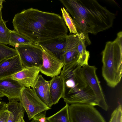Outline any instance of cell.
<instances>
[{"label": "cell", "instance_id": "1", "mask_svg": "<svg viewBox=\"0 0 122 122\" xmlns=\"http://www.w3.org/2000/svg\"><path fill=\"white\" fill-rule=\"evenodd\" d=\"M12 23L14 30L36 44L67 35L68 32L60 15L32 8L16 14Z\"/></svg>", "mask_w": 122, "mask_h": 122}, {"label": "cell", "instance_id": "2", "mask_svg": "<svg viewBox=\"0 0 122 122\" xmlns=\"http://www.w3.org/2000/svg\"><path fill=\"white\" fill-rule=\"evenodd\" d=\"M60 1L73 18L85 22L88 33L95 35L111 27L115 14L95 0H61Z\"/></svg>", "mask_w": 122, "mask_h": 122}, {"label": "cell", "instance_id": "3", "mask_svg": "<svg viewBox=\"0 0 122 122\" xmlns=\"http://www.w3.org/2000/svg\"><path fill=\"white\" fill-rule=\"evenodd\" d=\"M81 67L76 62L64 65L60 74L64 82L63 100L69 104L82 103L99 106L96 96L83 77Z\"/></svg>", "mask_w": 122, "mask_h": 122}, {"label": "cell", "instance_id": "4", "mask_svg": "<svg viewBox=\"0 0 122 122\" xmlns=\"http://www.w3.org/2000/svg\"><path fill=\"white\" fill-rule=\"evenodd\" d=\"M102 75L110 87L114 88L121 81L122 73V32L113 41L107 42L102 51Z\"/></svg>", "mask_w": 122, "mask_h": 122}, {"label": "cell", "instance_id": "5", "mask_svg": "<svg viewBox=\"0 0 122 122\" xmlns=\"http://www.w3.org/2000/svg\"><path fill=\"white\" fill-rule=\"evenodd\" d=\"M70 122H106L94 106L88 104L76 103L69 106Z\"/></svg>", "mask_w": 122, "mask_h": 122}, {"label": "cell", "instance_id": "6", "mask_svg": "<svg viewBox=\"0 0 122 122\" xmlns=\"http://www.w3.org/2000/svg\"><path fill=\"white\" fill-rule=\"evenodd\" d=\"M20 102L30 120L38 114L51 109L40 100L33 89L30 87L24 89Z\"/></svg>", "mask_w": 122, "mask_h": 122}, {"label": "cell", "instance_id": "7", "mask_svg": "<svg viewBox=\"0 0 122 122\" xmlns=\"http://www.w3.org/2000/svg\"><path fill=\"white\" fill-rule=\"evenodd\" d=\"M15 47L24 67L35 66L39 68L41 66L42 49L40 45L34 44L18 45Z\"/></svg>", "mask_w": 122, "mask_h": 122}, {"label": "cell", "instance_id": "8", "mask_svg": "<svg viewBox=\"0 0 122 122\" xmlns=\"http://www.w3.org/2000/svg\"><path fill=\"white\" fill-rule=\"evenodd\" d=\"M97 69L95 66H90L88 65L84 66L81 68L83 77L96 96L99 104V107L107 111L108 109V106L96 73Z\"/></svg>", "mask_w": 122, "mask_h": 122}, {"label": "cell", "instance_id": "9", "mask_svg": "<svg viewBox=\"0 0 122 122\" xmlns=\"http://www.w3.org/2000/svg\"><path fill=\"white\" fill-rule=\"evenodd\" d=\"M40 46L42 49V64L39 68L40 72L51 78L59 76L64 65V61L46 48Z\"/></svg>", "mask_w": 122, "mask_h": 122}, {"label": "cell", "instance_id": "10", "mask_svg": "<svg viewBox=\"0 0 122 122\" xmlns=\"http://www.w3.org/2000/svg\"><path fill=\"white\" fill-rule=\"evenodd\" d=\"M25 88L10 77L0 79V93L8 97L9 101H20Z\"/></svg>", "mask_w": 122, "mask_h": 122}, {"label": "cell", "instance_id": "11", "mask_svg": "<svg viewBox=\"0 0 122 122\" xmlns=\"http://www.w3.org/2000/svg\"><path fill=\"white\" fill-rule=\"evenodd\" d=\"M40 71L35 66L26 67L21 71L10 76L26 87L34 88L37 80Z\"/></svg>", "mask_w": 122, "mask_h": 122}, {"label": "cell", "instance_id": "12", "mask_svg": "<svg viewBox=\"0 0 122 122\" xmlns=\"http://www.w3.org/2000/svg\"><path fill=\"white\" fill-rule=\"evenodd\" d=\"M18 54L0 63V79L11 76L24 68Z\"/></svg>", "mask_w": 122, "mask_h": 122}, {"label": "cell", "instance_id": "13", "mask_svg": "<svg viewBox=\"0 0 122 122\" xmlns=\"http://www.w3.org/2000/svg\"><path fill=\"white\" fill-rule=\"evenodd\" d=\"M67 35L41 42L36 45L45 47L64 61Z\"/></svg>", "mask_w": 122, "mask_h": 122}, {"label": "cell", "instance_id": "14", "mask_svg": "<svg viewBox=\"0 0 122 122\" xmlns=\"http://www.w3.org/2000/svg\"><path fill=\"white\" fill-rule=\"evenodd\" d=\"M78 41V38L76 34L67 35L64 56V65L76 62Z\"/></svg>", "mask_w": 122, "mask_h": 122}, {"label": "cell", "instance_id": "15", "mask_svg": "<svg viewBox=\"0 0 122 122\" xmlns=\"http://www.w3.org/2000/svg\"><path fill=\"white\" fill-rule=\"evenodd\" d=\"M50 82V81L46 80L41 75H40L32 88L40 100L47 106L51 108L53 105L49 91Z\"/></svg>", "mask_w": 122, "mask_h": 122}, {"label": "cell", "instance_id": "16", "mask_svg": "<svg viewBox=\"0 0 122 122\" xmlns=\"http://www.w3.org/2000/svg\"><path fill=\"white\" fill-rule=\"evenodd\" d=\"M49 91L52 105L57 103L64 94V85L63 79L60 75L52 77L50 81Z\"/></svg>", "mask_w": 122, "mask_h": 122}, {"label": "cell", "instance_id": "17", "mask_svg": "<svg viewBox=\"0 0 122 122\" xmlns=\"http://www.w3.org/2000/svg\"><path fill=\"white\" fill-rule=\"evenodd\" d=\"M78 38L77 47V59L76 62L81 66L88 64L90 53L86 50L85 37L82 33H76Z\"/></svg>", "mask_w": 122, "mask_h": 122}, {"label": "cell", "instance_id": "18", "mask_svg": "<svg viewBox=\"0 0 122 122\" xmlns=\"http://www.w3.org/2000/svg\"><path fill=\"white\" fill-rule=\"evenodd\" d=\"M6 109L9 112L7 122H16L20 116L25 111L20 102L17 101L7 103Z\"/></svg>", "mask_w": 122, "mask_h": 122}, {"label": "cell", "instance_id": "19", "mask_svg": "<svg viewBox=\"0 0 122 122\" xmlns=\"http://www.w3.org/2000/svg\"><path fill=\"white\" fill-rule=\"evenodd\" d=\"M68 104L65 105L60 110L53 115L47 117L46 119L48 122H70Z\"/></svg>", "mask_w": 122, "mask_h": 122}, {"label": "cell", "instance_id": "20", "mask_svg": "<svg viewBox=\"0 0 122 122\" xmlns=\"http://www.w3.org/2000/svg\"><path fill=\"white\" fill-rule=\"evenodd\" d=\"M10 33L9 45L15 47L16 45L34 44L27 38L15 30H10Z\"/></svg>", "mask_w": 122, "mask_h": 122}, {"label": "cell", "instance_id": "21", "mask_svg": "<svg viewBox=\"0 0 122 122\" xmlns=\"http://www.w3.org/2000/svg\"><path fill=\"white\" fill-rule=\"evenodd\" d=\"M73 18L77 32L82 33L85 37V42L88 45H90L91 43L88 36V27L85 22L80 17Z\"/></svg>", "mask_w": 122, "mask_h": 122}, {"label": "cell", "instance_id": "22", "mask_svg": "<svg viewBox=\"0 0 122 122\" xmlns=\"http://www.w3.org/2000/svg\"><path fill=\"white\" fill-rule=\"evenodd\" d=\"M1 10H0V43L9 44L10 30L6 26L5 22L2 19Z\"/></svg>", "mask_w": 122, "mask_h": 122}, {"label": "cell", "instance_id": "23", "mask_svg": "<svg viewBox=\"0 0 122 122\" xmlns=\"http://www.w3.org/2000/svg\"><path fill=\"white\" fill-rule=\"evenodd\" d=\"M18 54L15 49L0 43V63L4 60Z\"/></svg>", "mask_w": 122, "mask_h": 122}, {"label": "cell", "instance_id": "24", "mask_svg": "<svg viewBox=\"0 0 122 122\" xmlns=\"http://www.w3.org/2000/svg\"><path fill=\"white\" fill-rule=\"evenodd\" d=\"M61 10L62 14V18L70 33L74 34H76L77 32V30L73 19L64 7L61 8Z\"/></svg>", "mask_w": 122, "mask_h": 122}, {"label": "cell", "instance_id": "25", "mask_svg": "<svg viewBox=\"0 0 122 122\" xmlns=\"http://www.w3.org/2000/svg\"><path fill=\"white\" fill-rule=\"evenodd\" d=\"M9 117V112L6 109L0 115V122H7Z\"/></svg>", "mask_w": 122, "mask_h": 122}, {"label": "cell", "instance_id": "26", "mask_svg": "<svg viewBox=\"0 0 122 122\" xmlns=\"http://www.w3.org/2000/svg\"><path fill=\"white\" fill-rule=\"evenodd\" d=\"M46 111L41 112L35 116L40 122H48L46 119Z\"/></svg>", "mask_w": 122, "mask_h": 122}, {"label": "cell", "instance_id": "27", "mask_svg": "<svg viewBox=\"0 0 122 122\" xmlns=\"http://www.w3.org/2000/svg\"><path fill=\"white\" fill-rule=\"evenodd\" d=\"M117 111L116 122H122V111L121 105L117 107Z\"/></svg>", "mask_w": 122, "mask_h": 122}, {"label": "cell", "instance_id": "28", "mask_svg": "<svg viewBox=\"0 0 122 122\" xmlns=\"http://www.w3.org/2000/svg\"><path fill=\"white\" fill-rule=\"evenodd\" d=\"M117 111V107L112 114L109 122H116Z\"/></svg>", "mask_w": 122, "mask_h": 122}, {"label": "cell", "instance_id": "29", "mask_svg": "<svg viewBox=\"0 0 122 122\" xmlns=\"http://www.w3.org/2000/svg\"><path fill=\"white\" fill-rule=\"evenodd\" d=\"M6 109V103L4 102L0 101V115Z\"/></svg>", "mask_w": 122, "mask_h": 122}, {"label": "cell", "instance_id": "30", "mask_svg": "<svg viewBox=\"0 0 122 122\" xmlns=\"http://www.w3.org/2000/svg\"><path fill=\"white\" fill-rule=\"evenodd\" d=\"M24 113L22 114L20 116L16 122H25L24 119Z\"/></svg>", "mask_w": 122, "mask_h": 122}, {"label": "cell", "instance_id": "31", "mask_svg": "<svg viewBox=\"0 0 122 122\" xmlns=\"http://www.w3.org/2000/svg\"><path fill=\"white\" fill-rule=\"evenodd\" d=\"M4 1H5L4 0H0V8H2V4L3 2Z\"/></svg>", "mask_w": 122, "mask_h": 122}, {"label": "cell", "instance_id": "32", "mask_svg": "<svg viewBox=\"0 0 122 122\" xmlns=\"http://www.w3.org/2000/svg\"><path fill=\"white\" fill-rule=\"evenodd\" d=\"M4 96L2 94L0 93V100H2V98L4 97Z\"/></svg>", "mask_w": 122, "mask_h": 122}, {"label": "cell", "instance_id": "33", "mask_svg": "<svg viewBox=\"0 0 122 122\" xmlns=\"http://www.w3.org/2000/svg\"><path fill=\"white\" fill-rule=\"evenodd\" d=\"M2 9V8H0V10H1Z\"/></svg>", "mask_w": 122, "mask_h": 122}]
</instances>
